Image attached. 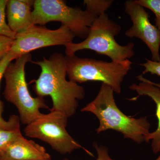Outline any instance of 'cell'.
I'll list each match as a JSON object with an SVG mask.
<instances>
[{"label": "cell", "mask_w": 160, "mask_h": 160, "mask_svg": "<svg viewBox=\"0 0 160 160\" xmlns=\"http://www.w3.org/2000/svg\"><path fill=\"white\" fill-rule=\"evenodd\" d=\"M39 66L41 72L34 80V91L38 97L49 96L52 101L50 110L60 112L68 118L74 115L78 107V101L84 99L86 92L82 86L68 81L66 56L59 52L49 58L32 62Z\"/></svg>", "instance_id": "obj_1"}, {"label": "cell", "mask_w": 160, "mask_h": 160, "mask_svg": "<svg viewBox=\"0 0 160 160\" xmlns=\"http://www.w3.org/2000/svg\"><path fill=\"white\" fill-rule=\"evenodd\" d=\"M114 93L110 86L102 83L95 98L81 111L91 112L97 118L99 122L96 130L98 134L114 130L137 144L144 142L150 132V124L147 117L135 118L124 114L116 103Z\"/></svg>", "instance_id": "obj_2"}, {"label": "cell", "mask_w": 160, "mask_h": 160, "mask_svg": "<svg viewBox=\"0 0 160 160\" xmlns=\"http://www.w3.org/2000/svg\"><path fill=\"white\" fill-rule=\"evenodd\" d=\"M122 31V27L104 13L98 17L90 28L88 36L79 43H69L65 46L66 56L89 49L108 57L112 62H121L135 55L134 43L122 46L115 40Z\"/></svg>", "instance_id": "obj_3"}, {"label": "cell", "mask_w": 160, "mask_h": 160, "mask_svg": "<svg viewBox=\"0 0 160 160\" xmlns=\"http://www.w3.org/2000/svg\"><path fill=\"white\" fill-rule=\"evenodd\" d=\"M30 53L21 56L6 68L3 77L5 86V99L17 109L20 121L28 125L42 114L40 109H49L43 98H33L30 94L26 82L25 66L32 62Z\"/></svg>", "instance_id": "obj_4"}, {"label": "cell", "mask_w": 160, "mask_h": 160, "mask_svg": "<svg viewBox=\"0 0 160 160\" xmlns=\"http://www.w3.org/2000/svg\"><path fill=\"white\" fill-rule=\"evenodd\" d=\"M67 75L69 80L82 83L102 82L108 85L114 92L120 94L122 84L131 70L129 60L121 62H107L94 59L80 58L75 55L66 56Z\"/></svg>", "instance_id": "obj_5"}, {"label": "cell", "mask_w": 160, "mask_h": 160, "mask_svg": "<svg viewBox=\"0 0 160 160\" xmlns=\"http://www.w3.org/2000/svg\"><path fill=\"white\" fill-rule=\"evenodd\" d=\"M33 25L43 26L59 22L75 36L86 39L97 17L87 9L72 8L62 0H36L32 12Z\"/></svg>", "instance_id": "obj_6"}, {"label": "cell", "mask_w": 160, "mask_h": 160, "mask_svg": "<svg viewBox=\"0 0 160 160\" xmlns=\"http://www.w3.org/2000/svg\"><path fill=\"white\" fill-rule=\"evenodd\" d=\"M68 118L60 112L50 110L26 125L24 132L27 137L42 140L49 144L55 151L65 155L83 148L66 130Z\"/></svg>", "instance_id": "obj_7"}, {"label": "cell", "mask_w": 160, "mask_h": 160, "mask_svg": "<svg viewBox=\"0 0 160 160\" xmlns=\"http://www.w3.org/2000/svg\"><path fill=\"white\" fill-rule=\"evenodd\" d=\"M75 37L64 25H62L58 29L51 30L44 26L32 25L25 31L16 34L9 52L18 58L41 48L66 46L72 42Z\"/></svg>", "instance_id": "obj_8"}, {"label": "cell", "mask_w": 160, "mask_h": 160, "mask_svg": "<svg viewBox=\"0 0 160 160\" xmlns=\"http://www.w3.org/2000/svg\"><path fill=\"white\" fill-rule=\"evenodd\" d=\"M125 12L130 18L132 25L126 30L127 37L137 38L148 47L152 54V60L160 62V32L150 22L149 13L145 8L135 0H127L124 4Z\"/></svg>", "instance_id": "obj_9"}, {"label": "cell", "mask_w": 160, "mask_h": 160, "mask_svg": "<svg viewBox=\"0 0 160 160\" xmlns=\"http://www.w3.org/2000/svg\"><path fill=\"white\" fill-rule=\"evenodd\" d=\"M140 82L139 84H132L129 86V89L135 92L138 94L136 97L131 100H136L142 96H146L153 100L156 106V115L158 120V126L157 129L153 132H149L146 137L145 142H149L151 141V147L154 153L160 152V89L150 82L141 74L137 77Z\"/></svg>", "instance_id": "obj_10"}, {"label": "cell", "mask_w": 160, "mask_h": 160, "mask_svg": "<svg viewBox=\"0 0 160 160\" xmlns=\"http://www.w3.org/2000/svg\"><path fill=\"white\" fill-rule=\"evenodd\" d=\"M34 1L8 0L6 16L9 28L16 34L25 31L33 24L32 12Z\"/></svg>", "instance_id": "obj_11"}, {"label": "cell", "mask_w": 160, "mask_h": 160, "mask_svg": "<svg viewBox=\"0 0 160 160\" xmlns=\"http://www.w3.org/2000/svg\"><path fill=\"white\" fill-rule=\"evenodd\" d=\"M2 155L13 160H51L43 146L23 135L10 145Z\"/></svg>", "instance_id": "obj_12"}, {"label": "cell", "mask_w": 160, "mask_h": 160, "mask_svg": "<svg viewBox=\"0 0 160 160\" xmlns=\"http://www.w3.org/2000/svg\"><path fill=\"white\" fill-rule=\"evenodd\" d=\"M17 58L9 52L6 56L0 60V82L3 77L5 70L9 64ZM3 104L0 101V127L5 128H12L20 125V118L18 116L13 115L11 116L8 121H6L2 117Z\"/></svg>", "instance_id": "obj_13"}, {"label": "cell", "mask_w": 160, "mask_h": 160, "mask_svg": "<svg viewBox=\"0 0 160 160\" xmlns=\"http://www.w3.org/2000/svg\"><path fill=\"white\" fill-rule=\"evenodd\" d=\"M22 135L20 125L12 128L0 127V155L15 141Z\"/></svg>", "instance_id": "obj_14"}, {"label": "cell", "mask_w": 160, "mask_h": 160, "mask_svg": "<svg viewBox=\"0 0 160 160\" xmlns=\"http://www.w3.org/2000/svg\"><path fill=\"white\" fill-rule=\"evenodd\" d=\"M113 2V0H85L83 3L86 9L98 17L106 13Z\"/></svg>", "instance_id": "obj_15"}, {"label": "cell", "mask_w": 160, "mask_h": 160, "mask_svg": "<svg viewBox=\"0 0 160 160\" xmlns=\"http://www.w3.org/2000/svg\"><path fill=\"white\" fill-rule=\"evenodd\" d=\"M7 1L0 0V35L14 39L16 34L10 29L6 22V6Z\"/></svg>", "instance_id": "obj_16"}, {"label": "cell", "mask_w": 160, "mask_h": 160, "mask_svg": "<svg viewBox=\"0 0 160 160\" xmlns=\"http://www.w3.org/2000/svg\"><path fill=\"white\" fill-rule=\"evenodd\" d=\"M145 9L151 10L155 15V26L160 32V0H135Z\"/></svg>", "instance_id": "obj_17"}, {"label": "cell", "mask_w": 160, "mask_h": 160, "mask_svg": "<svg viewBox=\"0 0 160 160\" xmlns=\"http://www.w3.org/2000/svg\"><path fill=\"white\" fill-rule=\"evenodd\" d=\"M146 60L145 63L140 64V66L145 68L142 75L149 73L152 75H156L160 77V62H155L148 59H146Z\"/></svg>", "instance_id": "obj_18"}, {"label": "cell", "mask_w": 160, "mask_h": 160, "mask_svg": "<svg viewBox=\"0 0 160 160\" xmlns=\"http://www.w3.org/2000/svg\"><path fill=\"white\" fill-rule=\"evenodd\" d=\"M14 39L0 35V60L10 51Z\"/></svg>", "instance_id": "obj_19"}, {"label": "cell", "mask_w": 160, "mask_h": 160, "mask_svg": "<svg viewBox=\"0 0 160 160\" xmlns=\"http://www.w3.org/2000/svg\"><path fill=\"white\" fill-rule=\"evenodd\" d=\"M95 149L98 154V158L96 160H114L109 156L108 149L105 146L98 145L96 143L93 144ZM63 160H69L65 158Z\"/></svg>", "instance_id": "obj_20"}, {"label": "cell", "mask_w": 160, "mask_h": 160, "mask_svg": "<svg viewBox=\"0 0 160 160\" xmlns=\"http://www.w3.org/2000/svg\"><path fill=\"white\" fill-rule=\"evenodd\" d=\"M0 160H13L4 155H0Z\"/></svg>", "instance_id": "obj_21"}, {"label": "cell", "mask_w": 160, "mask_h": 160, "mask_svg": "<svg viewBox=\"0 0 160 160\" xmlns=\"http://www.w3.org/2000/svg\"><path fill=\"white\" fill-rule=\"evenodd\" d=\"M150 82L152 83V84H153V85H154V86H157V87H158V88H159V89H160V83L154 82H152V81H150Z\"/></svg>", "instance_id": "obj_22"}, {"label": "cell", "mask_w": 160, "mask_h": 160, "mask_svg": "<svg viewBox=\"0 0 160 160\" xmlns=\"http://www.w3.org/2000/svg\"><path fill=\"white\" fill-rule=\"evenodd\" d=\"M155 160H160V155Z\"/></svg>", "instance_id": "obj_23"}]
</instances>
